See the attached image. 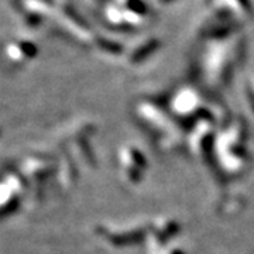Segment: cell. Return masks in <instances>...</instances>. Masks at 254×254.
Listing matches in <instances>:
<instances>
[{
	"instance_id": "cell-1",
	"label": "cell",
	"mask_w": 254,
	"mask_h": 254,
	"mask_svg": "<svg viewBox=\"0 0 254 254\" xmlns=\"http://www.w3.org/2000/svg\"><path fill=\"white\" fill-rule=\"evenodd\" d=\"M26 185L24 178L17 174H10L0 182V213H7L14 209L26 190Z\"/></svg>"
},
{
	"instance_id": "cell-2",
	"label": "cell",
	"mask_w": 254,
	"mask_h": 254,
	"mask_svg": "<svg viewBox=\"0 0 254 254\" xmlns=\"http://www.w3.org/2000/svg\"><path fill=\"white\" fill-rule=\"evenodd\" d=\"M51 165L48 160L41 157H30L21 165V177L24 178L26 184H30L33 188L40 190L43 182H46L47 177L50 175Z\"/></svg>"
},
{
	"instance_id": "cell-3",
	"label": "cell",
	"mask_w": 254,
	"mask_h": 254,
	"mask_svg": "<svg viewBox=\"0 0 254 254\" xmlns=\"http://www.w3.org/2000/svg\"><path fill=\"white\" fill-rule=\"evenodd\" d=\"M163 3H168V1H173V0H161Z\"/></svg>"
}]
</instances>
